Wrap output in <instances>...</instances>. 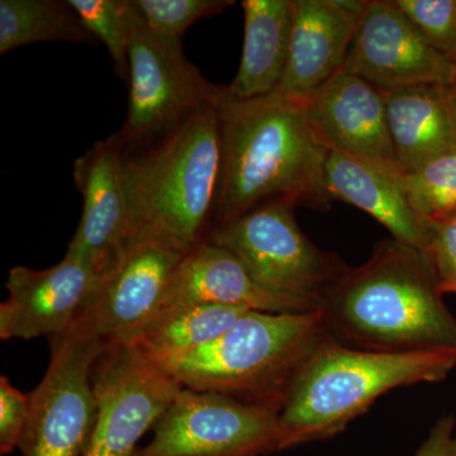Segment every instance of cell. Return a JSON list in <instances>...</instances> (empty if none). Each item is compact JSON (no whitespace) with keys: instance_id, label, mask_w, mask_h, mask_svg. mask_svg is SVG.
I'll return each instance as SVG.
<instances>
[{"instance_id":"52a82bcc","label":"cell","mask_w":456,"mask_h":456,"mask_svg":"<svg viewBox=\"0 0 456 456\" xmlns=\"http://www.w3.org/2000/svg\"><path fill=\"white\" fill-rule=\"evenodd\" d=\"M106 342L77 325L50 338L51 359L29 393L23 456H84L94 430L97 404L92 370Z\"/></svg>"},{"instance_id":"4316f807","label":"cell","mask_w":456,"mask_h":456,"mask_svg":"<svg viewBox=\"0 0 456 456\" xmlns=\"http://www.w3.org/2000/svg\"><path fill=\"white\" fill-rule=\"evenodd\" d=\"M425 253L430 257L440 292L456 294V217L431 222Z\"/></svg>"},{"instance_id":"5b68a950","label":"cell","mask_w":456,"mask_h":456,"mask_svg":"<svg viewBox=\"0 0 456 456\" xmlns=\"http://www.w3.org/2000/svg\"><path fill=\"white\" fill-rule=\"evenodd\" d=\"M329 336L320 311H248L211 344L156 364L184 388L281 408L305 360Z\"/></svg>"},{"instance_id":"8fae6325","label":"cell","mask_w":456,"mask_h":456,"mask_svg":"<svg viewBox=\"0 0 456 456\" xmlns=\"http://www.w3.org/2000/svg\"><path fill=\"white\" fill-rule=\"evenodd\" d=\"M97 404L84 456H132L182 386L134 345L104 344L92 370Z\"/></svg>"},{"instance_id":"7a4b0ae2","label":"cell","mask_w":456,"mask_h":456,"mask_svg":"<svg viewBox=\"0 0 456 456\" xmlns=\"http://www.w3.org/2000/svg\"><path fill=\"white\" fill-rule=\"evenodd\" d=\"M428 255L395 239L375 245L320 302L329 334L350 347L387 353H456V317Z\"/></svg>"},{"instance_id":"5bb4252c","label":"cell","mask_w":456,"mask_h":456,"mask_svg":"<svg viewBox=\"0 0 456 456\" xmlns=\"http://www.w3.org/2000/svg\"><path fill=\"white\" fill-rule=\"evenodd\" d=\"M101 270L65 255L44 270L16 266L9 272L7 301L0 305V338H32L64 334L88 302Z\"/></svg>"},{"instance_id":"d4e9b609","label":"cell","mask_w":456,"mask_h":456,"mask_svg":"<svg viewBox=\"0 0 456 456\" xmlns=\"http://www.w3.org/2000/svg\"><path fill=\"white\" fill-rule=\"evenodd\" d=\"M134 7L156 35L182 40L198 20L220 14L236 4L233 0H132Z\"/></svg>"},{"instance_id":"f1b7e54d","label":"cell","mask_w":456,"mask_h":456,"mask_svg":"<svg viewBox=\"0 0 456 456\" xmlns=\"http://www.w3.org/2000/svg\"><path fill=\"white\" fill-rule=\"evenodd\" d=\"M415 456H456V419L452 415L441 416L428 437L417 450Z\"/></svg>"},{"instance_id":"3957f363","label":"cell","mask_w":456,"mask_h":456,"mask_svg":"<svg viewBox=\"0 0 456 456\" xmlns=\"http://www.w3.org/2000/svg\"><path fill=\"white\" fill-rule=\"evenodd\" d=\"M456 368V353H387L326 338L294 378L279 412V452L331 439L401 387L439 383Z\"/></svg>"},{"instance_id":"9c48e42d","label":"cell","mask_w":456,"mask_h":456,"mask_svg":"<svg viewBox=\"0 0 456 456\" xmlns=\"http://www.w3.org/2000/svg\"><path fill=\"white\" fill-rule=\"evenodd\" d=\"M281 407L183 388L132 456H261L279 452Z\"/></svg>"},{"instance_id":"484cf974","label":"cell","mask_w":456,"mask_h":456,"mask_svg":"<svg viewBox=\"0 0 456 456\" xmlns=\"http://www.w3.org/2000/svg\"><path fill=\"white\" fill-rule=\"evenodd\" d=\"M411 26L435 50L456 51V0H393Z\"/></svg>"},{"instance_id":"ac0fdd59","label":"cell","mask_w":456,"mask_h":456,"mask_svg":"<svg viewBox=\"0 0 456 456\" xmlns=\"http://www.w3.org/2000/svg\"><path fill=\"white\" fill-rule=\"evenodd\" d=\"M326 184L334 202L342 200L367 212L392 239L428 250L430 224L411 204L401 170L330 149Z\"/></svg>"},{"instance_id":"30bf717a","label":"cell","mask_w":456,"mask_h":456,"mask_svg":"<svg viewBox=\"0 0 456 456\" xmlns=\"http://www.w3.org/2000/svg\"><path fill=\"white\" fill-rule=\"evenodd\" d=\"M187 253L165 237L132 236L102 270L75 325L106 344L134 345L160 312L170 279Z\"/></svg>"},{"instance_id":"ffe728a7","label":"cell","mask_w":456,"mask_h":456,"mask_svg":"<svg viewBox=\"0 0 456 456\" xmlns=\"http://www.w3.org/2000/svg\"><path fill=\"white\" fill-rule=\"evenodd\" d=\"M244 50L228 92L239 99L270 94L281 86L293 25V0H244Z\"/></svg>"},{"instance_id":"7402d4cb","label":"cell","mask_w":456,"mask_h":456,"mask_svg":"<svg viewBox=\"0 0 456 456\" xmlns=\"http://www.w3.org/2000/svg\"><path fill=\"white\" fill-rule=\"evenodd\" d=\"M99 42L62 0H0V55L38 42Z\"/></svg>"},{"instance_id":"4fadbf2b","label":"cell","mask_w":456,"mask_h":456,"mask_svg":"<svg viewBox=\"0 0 456 456\" xmlns=\"http://www.w3.org/2000/svg\"><path fill=\"white\" fill-rule=\"evenodd\" d=\"M128 158L127 143L117 132L95 142L74 164L83 213L66 255L101 272L132 236Z\"/></svg>"},{"instance_id":"44dd1931","label":"cell","mask_w":456,"mask_h":456,"mask_svg":"<svg viewBox=\"0 0 456 456\" xmlns=\"http://www.w3.org/2000/svg\"><path fill=\"white\" fill-rule=\"evenodd\" d=\"M248 312L244 308L216 305L160 311L134 346L155 362L176 358L211 344Z\"/></svg>"},{"instance_id":"ba28073f","label":"cell","mask_w":456,"mask_h":456,"mask_svg":"<svg viewBox=\"0 0 456 456\" xmlns=\"http://www.w3.org/2000/svg\"><path fill=\"white\" fill-rule=\"evenodd\" d=\"M127 80V117L119 132L131 151L152 145L178 127L218 89L185 57L182 40L156 35L137 9Z\"/></svg>"},{"instance_id":"277c9868","label":"cell","mask_w":456,"mask_h":456,"mask_svg":"<svg viewBox=\"0 0 456 456\" xmlns=\"http://www.w3.org/2000/svg\"><path fill=\"white\" fill-rule=\"evenodd\" d=\"M216 95L140 154L130 151L132 236L152 233L191 251L208 235L222 164Z\"/></svg>"},{"instance_id":"4dcf8cb0","label":"cell","mask_w":456,"mask_h":456,"mask_svg":"<svg viewBox=\"0 0 456 456\" xmlns=\"http://www.w3.org/2000/svg\"><path fill=\"white\" fill-rule=\"evenodd\" d=\"M450 60H452V61L456 65V51L454 53H452V56L450 57Z\"/></svg>"},{"instance_id":"cb8c5ba5","label":"cell","mask_w":456,"mask_h":456,"mask_svg":"<svg viewBox=\"0 0 456 456\" xmlns=\"http://www.w3.org/2000/svg\"><path fill=\"white\" fill-rule=\"evenodd\" d=\"M404 187L417 215L431 224L456 217V151L440 156L412 173Z\"/></svg>"},{"instance_id":"d6986e66","label":"cell","mask_w":456,"mask_h":456,"mask_svg":"<svg viewBox=\"0 0 456 456\" xmlns=\"http://www.w3.org/2000/svg\"><path fill=\"white\" fill-rule=\"evenodd\" d=\"M384 97L395 163L402 173H412L456 151V108L450 86H412L384 93Z\"/></svg>"},{"instance_id":"603a6c76","label":"cell","mask_w":456,"mask_h":456,"mask_svg":"<svg viewBox=\"0 0 456 456\" xmlns=\"http://www.w3.org/2000/svg\"><path fill=\"white\" fill-rule=\"evenodd\" d=\"M84 27L106 46L116 73L128 79V53L134 33L136 8L132 0H69Z\"/></svg>"},{"instance_id":"f546056e","label":"cell","mask_w":456,"mask_h":456,"mask_svg":"<svg viewBox=\"0 0 456 456\" xmlns=\"http://www.w3.org/2000/svg\"><path fill=\"white\" fill-rule=\"evenodd\" d=\"M450 90H452V101H454L455 108H456V74L454 80H452V86H450Z\"/></svg>"},{"instance_id":"2e32d148","label":"cell","mask_w":456,"mask_h":456,"mask_svg":"<svg viewBox=\"0 0 456 456\" xmlns=\"http://www.w3.org/2000/svg\"><path fill=\"white\" fill-rule=\"evenodd\" d=\"M303 103L331 149L398 169L382 90L341 71Z\"/></svg>"},{"instance_id":"83f0119b","label":"cell","mask_w":456,"mask_h":456,"mask_svg":"<svg viewBox=\"0 0 456 456\" xmlns=\"http://www.w3.org/2000/svg\"><path fill=\"white\" fill-rule=\"evenodd\" d=\"M29 395L12 386L5 375L0 378V454L20 448L29 417Z\"/></svg>"},{"instance_id":"8992f818","label":"cell","mask_w":456,"mask_h":456,"mask_svg":"<svg viewBox=\"0 0 456 456\" xmlns=\"http://www.w3.org/2000/svg\"><path fill=\"white\" fill-rule=\"evenodd\" d=\"M294 207L264 204L239 220L215 228L204 241L235 255L272 292L320 308L330 288L350 266L338 254L321 250L294 217Z\"/></svg>"},{"instance_id":"9a60e30c","label":"cell","mask_w":456,"mask_h":456,"mask_svg":"<svg viewBox=\"0 0 456 456\" xmlns=\"http://www.w3.org/2000/svg\"><path fill=\"white\" fill-rule=\"evenodd\" d=\"M370 0H293L289 55L279 92L303 101L344 70Z\"/></svg>"},{"instance_id":"7c38bea8","label":"cell","mask_w":456,"mask_h":456,"mask_svg":"<svg viewBox=\"0 0 456 456\" xmlns=\"http://www.w3.org/2000/svg\"><path fill=\"white\" fill-rule=\"evenodd\" d=\"M342 71L389 93L452 86L456 65L419 35L393 0H370Z\"/></svg>"},{"instance_id":"6da1fadb","label":"cell","mask_w":456,"mask_h":456,"mask_svg":"<svg viewBox=\"0 0 456 456\" xmlns=\"http://www.w3.org/2000/svg\"><path fill=\"white\" fill-rule=\"evenodd\" d=\"M216 106L222 164L209 232L268 203L331 209L334 200L326 184L331 147L314 127L303 101L279 90L239 99L220 86Z\"/></svg>"},{"instance_id":"e0dca14e","label":"cell","mask_w":456,"mask_h":456,"mask_svg":"<svg viewBox=\"0 0 456 456\" xmlns=\"http://www.w3.org/2000/svg\"><path fill=\"white\" fill-rule=\"evenodd\" d=\"M194 305H227L268 314L320 311L311 303L272 292L261 285L235 255L203 241L194 246L174 272L161 310Z\"/></svg>"}]
</instances>
